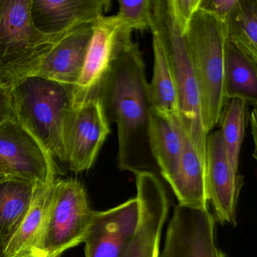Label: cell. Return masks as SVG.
Instances as JSON below:
<instances>
[{"mask_svg":"<svg viewBox=\"0 0 257 257\" xmlns=\"http://www.w3.org/2000/svg\"><path fill=\"white\" fill-rule=\"evenodd\" d=\"M120 27L115 16H103L94 22L83 68L75 86V105L94 98L99 84L112 64Z\"/></svg>","mask_w":257,"mask_h":257,"instance_id":"cell-15","label":"cell"},{"mask_svg":"<svg viewBox=\"0 0 257 257\" xmlns=\"http://www.w3.org/2000/svg\"><path fill=\"white\" fill-rule=\"evenodd\" d=\"M75 86L29 76L10 88L15 119L53 158L64 162L63 128L75 105Z\"/></svg>","mask_w":257,"mask_h":257,"instance_id":"cell-2","label":"cell"},{"mask_svg":"<svg viewBox=\"0 0 257 257\" xmlns=\"http://www.w3.org/2000/svg\"><path fill=\"white\" fill-rule=\"evenodd\" d=\"M54 183L36 184L29 210L4 257H36L53 196Z\"/></svg>","mask_w":257,"mask_h":257,"instance_id":"cell-18","label":"cell"},{"mask_svg":"<svg viewBox=\"0 0 257 257\" xmlns=\"http://www.w3.org/2000/svg\"><path fill=\"white\" fill-rule=\"evenodd\" d=\"M205 170L206 161L195 151L183 132L180 171L177 178L170 186L178 204L196 208L208 207Z\"/></svg>","mask_w":257,"mask_h":257,"instance_id":"cell-19","label":"cell"},{"mask_svg":"<svg viewBox=\"0 0 257 257\" xmlns=\"http://www.w3.org/2000/svg\"><path fill=\"white\" fill-rule=\"evenodd\" d=\"M154 66L151 82L148 84L152 109L168 118L179 117L177 88L168 60L159 38L153 34Z\"/></svg>","mask_w":257,"mask_h":257,"instance_id":"cell-21","label":"cell"},{"mask_svg":"<svg viewBox=\"0 0 257 257\" xmlns=\"http://www.w3.org/2000/svg\"><path fill=\"white\" fill-rule=\"evenodd\" d=\"M160 257H163V256H162V255H160Z\"/></svg>","mask_w":257,"mask_h":257,"instance_id":"cell-30","label":"cell"},{"mask_svg":"<svg viewBox=\"0 0 257 257\" xmlns=\"http://www.w3.org/2000/svg\"><path fill=\"white\" fill-rule=\"evenodd\" d=\"M94 213L81 182L75 179L55 180L36 257H60L67 249L84 243Z\"/></svg>","mask_w":257,"mask_h":257,"instance_id":"cell-6","label":"cell"},{"mask_svg":"<svg viewBox=\"0 0 257 257\" xmlns=\"http://www.w3.org/2000/svg\"><path fill=\"white\" fill-rule=\"evenodd\" d=\"M237 2V0H201L199 10L209 13L224 22Z\"/></svg>","mask_w":257,"mask_h":257,"instance_id":"cell-26","label":"cell"},{"mask_svg":"<svg viewBox=\"0 0 257 257\" xmlns=\"http://www.w3.org/2000/svg\"><path fill=\"white\" fill-rule=\"evenodd\" d=\"M201 0H170L174 16L185 34L194 15L199 10Z\"/></svg>","mask_w":257,"mask_h":257,"instance_id":"cell-25","label":"cell"},{"mask_svg":"<svg viewBox=\"0 0 257 257\" xmlns=\"http://www.w3.org/2000/svg\"><path fill=\"white\" fill-rule=\"evenodd\" d=\"M215 220L206 208L177 204L168 223L163 257H225L215 238Z\"/></svg>","mask_w":257,"mask_h":257,"instance_id":"cell-10","label":"cell"},{"mask_svg":"<svg viewBox=\"0 0 257 257\" xmlns=\"http://www.w3.org/2000/svg\"><path fill=\"white\" fill-rule=\"evenodd\" d=\"M10 175H6V174H0V182L3 181L4 179L7 178Z\"/></svg>","mask_w":257,"mask_h":257,"instance_id":"cell-29","label":"cell"},{"mask_svg":"<svg viewBox=\"0 0 257 257\" xmlns=\"http://www.w3.org/2000/svg\"><path fill=\"white\" fill-rule=\"evenodd\" d=\"M153 15L151 33L159 38L172 72L180 124L195 151L206 161L207 135L203 125L198 85L185 34L174 16L170 0H154Z\"/></svg>","mask_w":257,"mask_h":257,"instance_id":"cell-3","label":"cell"},{"mask_svg":"<svg viewBox=\"0 0 257 257\" xmlns=\"http://www.w3.org/2000/svg\"><path fill=\"white\" fill-rule=\"evenodd\" d=\"M31 0H0V85L11 88L34 74L42 60L66 34L48 36L37 31Z\"/></svg>","mask_w":257,"mask_h":257,"instance_id":"cell-5","label":"cell"},{"mask_svg":"<svg viewBox=\"0 0 257 257\" xmlns=\"http://www.w3.org/2000/svg\"><path fill=\"white\" fill-rule=\"evenodd\" d=\"M185 38L198 85L203 125L208 135L219 123L226 102L223 88L225 24L198 10L185 31Z\"/></svg>","mask_w":257,"mask_h":257,"instance_id":"cell-4","label":"cell"},{"mask_svg":"<svg viewBox=\"0 0 257 257\" xmlns=\"http://www.w3.org/2000/svg\"><path fill=\"white\" fill-rule=\"evenodd\" d=\"M223 22L227 41L257 63V0H237Z\"/></svg>","mask_w":257,"mask_h":257,"instance_id":"cell-22","label":"cell"},{"mask_svg":"<svg viewBox=\"0 0 257 257\" xmlns=\"http://www.w3.org/2000/svg\"><path fill=\"white\" fill-rule=\"evenodd\" d=\"M109 133V124L97 99L75 105L67 112L64 120V162L74 172L88 171Z\"/></svg>","mask_w":257,"mask_h":257,"instance_id":"cell-7","label":"cell"},{"mask_svg":"<svg viewBox=\"0 0 257 257\" xmlns=\"http://www.w3.org/2000/svg\"><path fill=\"white\" fill-rule=\"evenodd\" d=\"M139 221L136 197L103 211H95L85 241V257H121Z\"/></svg>","mask_w":257,"mask_h":257,"instance_id":"cell-12","label":"cell"},{"mask_svg":"<svg viewBox=\"0 0 257 257\" xmlns=\"http://www.w3.org/2000/svg\"><path fill=\"white\" fill-rule=\"evenodd\" d=\"M0 161L15 177L36 184H52L57 180L54 158L16 119L0 124Z\"/></svg>","mask_w":257,"mask_h":257,"instance_id":"cell-9","label":"cell"},{"mask_svg":"<svg viewBox=\"0 0 257 257\" xmlns=\"http://www.w3.org/2000/svg\"><path fill=\"white\" fill-rule=\"evenodd\" d=\"M153 3L154 0H119L115 18L123 28L129 31L151 32Z\"/></svg>","mask_w":257,"mask_h":257,"instance_id":"cell-24","label":"cell"},{"mask_svg":"<svg viewBox=\"0 0 257 257\" xmlns=\"http://www.w3.org/2000/svg\"><path fill=\"white\" fill-rule=\"evenodd\" d=\"M247 106L246 102L240 99L227 100L219 121L228 161L237 174L240 148L246 128Z\"/></svg>","mask_w":257,"mask_h":257,"instance_id":"cell-23","label":"cell"},{"mask_svg":"<svg viewBox=\"0 0 257 257\" xmlns=\"http://www.w3.org/2000/svg\"><path fill=\"white\" fill-rule=\"evenodd\" d=\"M110 6L108 0H31V19L42 34L61 35L82 24L95 22Z\"/></svg>","mask_w":257,"mask_h":257,"instance_id":"cell-13","label":"cell"},{"mask_svg":"<svg viewBox=\"0 0 257 257\" xmlns=\"http://www.w3.org/2000/svg\"><path fill=\"white\" fill-rule=\"evenodd\" d=\"M132 31L120 27L112 64L94 98L118 135L117 165L122 171L159 173L150 150L149 126L152 105L145 64ZM158 175V174H157Z\"/></svg>","mask_w":257,"mask_h":257,"instance_id":"cell-1","label":"cell"},{"mask_svg":"<svg viewBox=\"0 0 257 257\" xmlns=\"http://www.w3.org/2000/svg\"><path fill=\"white\" fill-rule=\"evenodd\" d=\"M36 183L9 176L0 182V257L25 219L34 197Z\"/></svg>","mask_w":257,"mask_h":257,"instance_id":"cell-17","label":"cell"},{"mask_svg":"<svg viewBox=\"0 0 257 257\" xmlns=\"http://www.w3.org/2000/svg\"><path fill=\"white\" fill-rule=\"evenodd\" d=\"M15 119L10 88L0 85V124Z\"/></svg>","mask_w":257,"mask_h":257,"instance_id":"cell-27","label":"cell"},{"mask_svg":"<svg viewBox=\"0 0 257 257\" xmlns=\"http://www.w3.org/2000/svg\"><path fill=\"white\" fill-rule=\"evenodd\" d=\"M223 88L225 100L240 99L256 108L257 63L225 40Z\"/></svg>","mask_w":257,"mask_h":257,"instance_id":"cell-20","label":"cell"},{"mask_svg":"<svg viewBox=\"0 0 257 257\" xmlns=\"http://www.w3.org/2000/svg\"><path fill=\"white\" fill-rule=\"evenodd\" d=\"M94 23L82 24L68 31L42 60L34 76L76 86L92 38Z\"/></svg>","mask_w":257,"mask_h":257,"instance_id":"cell-14","label":"cell"},{"mask_svg":"<svg viewBox=\"0 0 257 257\" xmlns=\"http://www.w3.org/2000/svg\"><path fill=\"white\" fill-rule=\"evenodd\" d=\"M183 135L178 116L168 118L151 109L149 126L150 150L159 174L169 186L180 171Z\"/></svg>","mask_w":257,"mask_h":257,"instance_id":"cell-16","label":"cell"},{"mask_svg":"<svg viewBox=\"0 0 257 257\" xmlns=\"http://www.w3.org/2000/svg\"><path fill=\"white\" fill-rule=\"evenodd\" d=\"M135 175L139 221L121 257H160L161 238L169 213V198L157 174L142 171Z\"/></svg>","mask_w":257,"mask_h":257,"instance_id":"cell-8","label":"cell"},{"mask_svg":"<svg viewBox=\"0 0 257 257\" xmlns=\"http://www.w3.org/2000/svg\"><path fill=\"white\" fill-rule=\"evenodd\" d=\"M241 180L230 165L220 129L210 132L206 143V195L215 220L222 225H237Z\"/></svg>","mask_w":257,"mask_h":257,"instance_id":"cell-11","label":"cell"},{"mask_svg":"<svg viewBox=\"0 0 257 257\" xmlns=\"http://www.w3.org/2000/svg\"><path fill=\"white\" fill-rule=\"evenodd\" d=\"M0 174H6V175L13 176L15 177L14 174L11 171L10 168L7 166L6 164L0 161Z\"/></svg>","mask_w":257,"mask_h":257,"instance_id":"cell-28","label":"cell"}]
</instances>
